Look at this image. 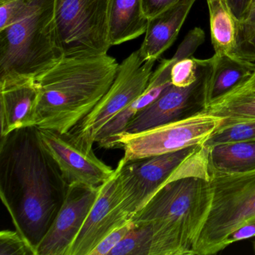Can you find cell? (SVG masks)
<instances>
[{"label": "cell", "instance_id": "d6a6232c", "mask_svg": "<svg viewBox=\"0 0 255 255\" xmlns=\"http://www.w3.org/2000/svg\"><path fill=\"white\" fill-rule=\"evenodd\" d=\"M225 1H226V2H228H228H229V0H225Z\"/></svg>", "mask_w": 255, "mask_h": 255}, {"label": "cell", "instance_id": "d4e9b609", "mask_svg": "<svg viewBox=\"0 0 255 255\" xmlns=\"http://www.w3.org/2000/svg\"><path fill=\"white\" fill-rule=\"evenodd\" d=\"M134 226H135V223L132 219H131L125 225L119 227L105 237L92 251L89 255H110L112 250L125 238L127 234Z\"/></svg>", "mask_w": 255, "mask_h": 255}, {"label": "cell", "instance_id": "7c38bea8", "mask_svg": "<svg viewBox=\"0 0 255 255\" xmlns=\"http://www.w3.org/2000/svg\"><path fill=\"white\" fill-rule=\"evenodd\" d=\"M120 167L119 162L114 174L101 186L99 195L73 242L68 255H90L110 233L132 219L122 207L118 185Z\"/></svg>", "mask_w": 255, "mask_h": 255}, {"label": "cell", "instance_id": "7a4b0ae2", "mask_svg": "<svg viewBox=\"0 0 255 255\" xmlns=\"http://www.w3.org/2000/svg\"><path fill=\"white\" fill-rule=\"evenodd\" d=\"M119 67L107 54L62 57L35 78L40 92L35 127L69 133L108 92Z\"/></svg>", "mask_w": 255, "mask_h": 255}, {"label": "cell", "instance_id": "4fadbf2b", "mask_svg": "<svg viewBox=\"0 0 255 255\" xmlns=\"http://www.w3.org/2000/svg\"><path fill=\"white\" fill-rule=\"evenodd\" d=\"M101 186L70 185L65 201L37 249V255H68L96 201Z\"/></svg>", "mask_w": 255, "mask_h": 255}, {"label": "cell", "instance_id": "6da1fadb", "mask_svg": "<svg viewBox=\"0 0 255 255\" xmlns=\"http://www.w3.org/2000/svg\"><path fill=\"white\" fill-rule=\"evenodd\" d=\"M68 186L43 146L36 127L1 137L0 196L16 231L36 252L65 201Z\"/></svg>", "mask_w": 255, "mask_h": 255}, {"label": "cell", "instance_id": "5bb4252c", "mask_svg": "<svg viewBox=\"0 0 255 255\" xmlns=\"http://www.w3.org/2000/svg\"><path fill=\"white\" fill-rule=\"evenodd\" d=\"M1 137L10 132L35 127L40 92L32 77L0 78Z\"/></svg>", "mask_w": 255, "mask_h": 255}, {"label": "cell", "instance_id": "ffe728a7", "mask_svg": "<svg viewBox=\"0 0 255 255\" xmlns=\"http://www.w3.org/2000/svg\"><path fill=\"white\" fill-rule=\"evenodd\" d=\"M215 54L237 56L239 21L225 0H207Z\"/></svg>", "mask_w": 255, "mask_h": 255}, {"label": "cell", "instance_id": "83f0119b", "mask_svg": "<svg viewBox=\"0 0 255 255\" xmlns=\"http://www.w3.org/2000/svg\"><path fill=\"white\" fill-rule=\"evenodd\" d=\"M254 237H255V221L250 222V223L246 224L232 233L227 240L226 246L228 247V246L236 243V242L252 238Z\"/></svg>", "mask_w": 255, "mask_h": 255}, {"label": "cell", "instance_id": "9a60e30c", "mask_svg": "<svg viewBox=\"0 0 255 255\" xmlns=\"http://www.w3.org/2000/svg\"><path fill=\"white\" fill-rule=\"evenodd\" d=\"M174 61V56L170 59H163L152 74L144 92L101 129L95 139V142L100 147L108 149L112 140L125 131L129 122L136 115L154 102L172 86L171 70Z\"/></svg>", "mask_w": 255, "mask_h": 255}, {"label": "cell", "instance_id": "f1b7e54d", "mask_svg": "<svg viewBox=\"0 0 255 255\" xmlns=\"http://www.w3.org/2000/svg\"><path fill=\"white\" fill-rule=\"evenodd\" d=\"M236 55L240 59L255 62V34L247 41L239 44Z\"/></svg>", "mask_w": 255, "mask_h": 255}, {"label": "cell", "instance_id": "e0dca14e", "mask_svg": "<svg viewBox=\"0 0 255 255\" xmlns=\"http://www.w3.org/2000/svg\"><path fill=\"white\" fill-rule=\"evenodd\" d=\"M109 39L116 46L135 39L145 33L148 20L141 0H107Z\"/></svg>", "mask_w": 255, "mask_h": 255}, {"label": "cell", "instance_id": "484cf974", "mask_svg": "<svg viewBox=\"0 0 255 255\" xmlns=\"http://www.w3.org/2000/svg\"><path fill=\"white\" fill-rule=\"evenodd\" d=\"M238 46L255 34V0L252 1L247 12L239 22Z\"/></svg>", "mask_w": 255, "mask_h": 255}, {"label": "cell", "instance_id": "277c9868", "mask_svg": "<svg viewBox=\"0 0 255 255\" xmlns=\"http://www.w3.org/2000/svg\"><path fill=\"white\" fill-rule=\"evenodd\" d=\"M211 204L210 177L183 176L163 185L132 219L135 224L157 222L177 242L183 255H195Z\"/></svg>", "mask_w": 255, "mask_h": 255}, {"label": "cell", "instance_id": "2e32d148", "mask_svg": "<svg viewBox=\"0 0 255 255\" xmlns=\"http://www.w3.org/2000/svg\"><path fill=\"white\" fill-rule=\"evenodd\" d=\"M196 0H180L166 11L148 20L139 53L145 62L156 61L177 39Z\"/></svg>", "mask_w": 255, "mask_h": 255}, {"label": "cell", "instance_id": "3957f363", "mask_svg": "<svg viewBox=\"0 0 255 255\" xmlns=\"http://www.w3.org/2000/svg\"><path fill=\"white\" fill-rule=\"evenodd\" d=\"M62 57L53 0H30L24 14L0 30V78H37Z\"/></svg>", "mask_w": 255, "mask_h": 255}, {"label": "cell", "instance_id": "9c48e42d", "mask_svg": "<svg viewBox=\"0 0 255 255\" xmlns=\"http://www.w3.org/2000/svg\"><path fill=\"white\" fill-rule=\"evenodd\" d=\"M155 62H145L138 50L119 64L114 83L96 107L68 133L71 138L80 147L93 150L101 129L144 92Z\"/></svg>", "mask_w": 255, "mask_h": 255}, {"label": "cell", "instance_id": "d6986e66", "mask_svg": "<svg viewBox=\"0 0 255 255\" xmlns=\"http://www.w3.org/2000/svg\"><path fill=\"white\" fill-rule=\"evenodd\" d=\"M204 148L209 174L244 172L255 168V141L219 143Z\"/></svg>", "mask_w": 255, "mask_h": 255}, {"label": "cell", "instance_id": "4316f807", "mask_svg": "<svg viewBox=\"0 0 255 255\" xmlns=\"http://www.w3.org/2000/svg\"><path fill=\"white\" fill-rule=\"evenodd\" d=\"M180 0H141L143 13L147 20L166 11Z\"/></svg>", "mask_w": 255, "mask_h": 255}, {"label": "cell", "instance_id": "5b68a950", "mask_svg": "<svg viewBox=\"0 0 255 255\" xmlns=\"http://www.w3.org/2000/svg\"><path fill=\"white\" fill-rule=\"evenodd\" d=\"M212 204L195 248V255L224 250L229 236L255 221V168L244 172L210 173Z\"/></svg>", "mask_w": 255, "mask_h": 255}, {"label": "cell", "instance_id": "8fae6325", "mask_svg": "<svg viewBox=\"0 0 255 255\" xmlns=\"http://www.w3.org/2000/svg\"><path fill=\"white\" fill-rule=\"evenodd\" d=\"M37 130L43 146L57 164L69 186L98 187L114 174L116 168L103 162L93 150L80 147L69 134L38 128Z\"/></svg>", "mask_w": 255, "mask_h": 255}, {"label": "cell", "instance_id": "7402d4cb", "mask_svg": "<svg viewBox=\"0 0 255 255\" xmlns=\"http://www.w3.org/2000/svg\"><path fill=\"white\" fill-rule=\"evenodd\" d=\"M240 141H255V119L222 125L203 146Z\"/></svg>", "mask_w": 255, "mask_h": 255}, {"label": "cell", "instance_id": "1f68e13d", "mask_svg": "<svg viewBox=\"0 0 255 255\" xmlns=\"http://www.w3.org/2000/svg\"><path fill=\"white\" fill-rule=\"evenodd\" d=\"M5 1H8V0H0V3H1V2H5Z\"/></svg>", "mask_w": 255, "mask_h": 255}, {"label": "cell", "instance_id": "836d02e7", "mask_svg": "<svg viewBox=\"0 0 255 255\" xmlns=\"http://www.w3.org/2000/svg\"><path fill=\"white\" fill-rule=\"evenodd\" d=\"M254 247H255V246H254Z\"/></svg>", "mask_w": 255, "mask_h": 255}, {"label": "cell", "instance_id": "44dd1931", "mask_svg": "<svg viewBox=\"0 0 255 255\" xmlns=\"http://www.w3.org/2000/svg\"><path fill=\"white\" fill-rule=\"evenodd\" d=\"M204 113L224 119L222 125L255 119V85L249 80L209 104Z\"/></svg>", "mask_w": 255, "mask_h": 255}, {"label": "cell", "instance_id": "ac0fdd59", "mask_svg": "<svg viewBox=\"0 0 255 255\" xmlns=\"http://www.w3.org/2000/svg\"><path fill=\"white\" fill-rule=\"evenodd\" d=\"M213 57L214 63L206 94V107L246 83L255 74V62L226 55L215 54Z\"/></svg>", "mask_w": 255, "mask_h": 255}, {"label": "cell", "instance_id": "ba28073f", "mask_svg": "<svg viewBox=\"0 0 255 255\" xmlns=\"http://www.w3.org/2000/svg\"><path fill=\"white\" fill-rule=\"evenodd\" d=\"M223 122L222 118L203 111L142 132H122L112 140L109 148L122 146L125 150L123 158L129 162L203 146Z\"/></svg>", "mask_w": 255, "mask_h": 255}, {"label": "cell", "instance_id": "f546056e", "mask_svg": "<svg viewBox=\"0 0 255 255\" xmlns=\"http://www.w3.org/2000/svg\"><path fill=\"white\" fill-rule=\"evenodd\" d=\"M253 0H229L228 5L239 22L243 19Z\"/></svg>", "mask_w": 255, "mask_h": 255}, {"label": "cell", "instance_id": "4dcf8cb0", "mask_svg": "<svg viewBox=\"0 0 255 255\" xmlns=\"http://www.w3.org/2000/svg\"><path fill=\"white\" fill-rule=\"evenodd\" d=\"M251 80H252V83H253L254 85H255V74L252 77V78H251Z\"/></svg>", "mask_w": 255, "mask_h": 255}, {"label": "cell", "instance_id": "52a82bcc", "mask_svg": "<svg viewBox=\"0 0 255 255\" xmlns=\"http://www.w3.org/2000/svg\"><path fill=\"white\" fill-rule=\"evenodd\" d=\"M58 43L63 57L108 53L107 0H53Z\"/></svg>", "mask_w": 255, "mask_h": 255}, {"label": "cell", "instance_id": "8992f818", "mask_svg": "<svg viewBox=\"0 0 255 255\" xmlns=\"http://www.w3.org/2000/svg\"><path fill=\"white\" fill-rule=\"evenodd\" d=\"M119 162L118 185L122 207L131 219L168 182L192 174L210 177L203 146L129 162L122 158Z\"/></svg>", "mask_w": 255, "mask_h": 255}, {"label": "cell", "instance_id": "603a6c76", "mask_svg": "<svg viewBox=\"0 0 255 255\" xmlns=\"http://www.w3.org/2000/svg\"><path fill=\"white\" fill-rule=\"evenodd\" d=\"M0 255H37V252L17 231L0 232Z\"/></svg>", "mask_w": 255, "mask_h": 255}, {"label": "cell", "instance_id": "30bf717a", "mask_svg": "<svg viewBox=\"0 0 255 255\" xmlns=\"http://www.w3.org/2000/svg\"><path fill=\"white\" fill-rule=\"evenodd\" d=\"M214 57L198 59L196 81L187 87L171 86L154 102L140 112L123 132L135 133L189 117L203 112Z\"/></svg>", "mask_w": 255, "mask_h": 255}, {"label": "cell", "instance_id": "cb8c5ba5", "mask_svg": "<svg viewBox=\"0 0 255 255\" xmlns=\"http://www.w3.org/2000/svg\"><path fill=\"white\" fill-rule=\"evenodd\" d=\"M30 0H8L0 3V30L17 21L26 11Z\"/></svg>", "mask_w": 255, "mask_h": 255}]
</instances>
